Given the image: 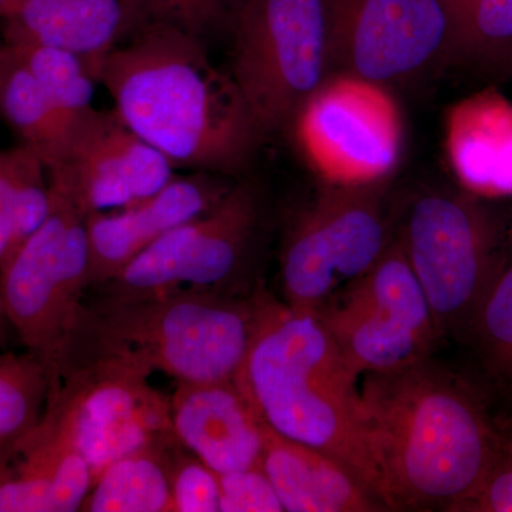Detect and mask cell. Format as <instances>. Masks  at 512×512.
<instances>
[{
  "label": "cell",
  "mask_w": 512,
  "mask_h": 512,
  "mask_svg": "<svg viewBox=\"0 0 512 512\" xmlns=\"http://www.w3.org/2000/svg\"><path fill=\"white\" fill-rule=\"evenodd\" d=\"M97 82L175 168L238 177L265 140L232 74L211 62L205 42L170 26L131 32L104 57Z\"/></svg>",
  "instance_id": "1"
},
{
  "label": "cell",
  "mask_w": 512,
  "mask_h": 512,
  "mask_svg": "<svg viewBox=\"0 0 512 512\" xmlns=\"http://www.w3.org/2000/svg\"><path fill=\"white\" fill-rule=\"evenodd\" d=\"M360 390L384 510H456L503 448L480 396L430 357Z\"/></svg>",
  "instance_id": "2"
},
{
  "label": "cell",
  "mask_w": 512,
  "mask_h": 512,
  "mask_svg": "<svg viewBox=\"0 0 512 512\" xmlns=\"http://www.w3.org/2000/svg\"><path fill=\"white\" fill-rule=\"evenodd\" d=\"M271 295L180 291L133 301L84 299L50 375L69 363L114 360L177 383L237 379Z\"/></svg>",
  "instance_id": "3"
},
{
  "label": "cell",
  "mask_w": 512,
  "mask_h": 512,
  "mask_svg": "<svg viewBox=\"0 0 512 512\" xmlns=\"http://www.w3.org/2000/svg\"><path fill=\"white\" fill-rule=\"evenodd\" d=\"M357 379L318 316L271 296L235 382L272 430L329 454L377 500Z\"/></svg>",
  "instance_id": "4"
},
{
  "label": "cell",
  "mask_w": 512,
  "mask_h": 512,
  "mask_svg": "<svg viewBox=\"0 0 512 512\" xmlns=\"http://www.w3.org/2000/svg\"><path fill=\"white\" fill-rule=\"evenodd\" d=\"M262 197L251 180L234 183L210 210L178 225L86 298L133 301L180 291L252 293L262 231ZM84 298V299H86Z\"/></svg>",
  "instance_id": "5"
},
{
  "label": "cell",
  "mask_w": 512,
  "mask_h": 512,
  "mask_svg": "<svg viewBox=\"0 0 512 512\" xmlns=\"http://www.w3.org/2000/svg\"><path fill=\"white\" fill-rule=\"evenodd\" d=\"M396 237L419 279L440 338H464L488 286L505 265L493 212L470 192L414 198Z\"/></svg>",
  "instance_id": "6"
},
{
  "label": "cell",
  "mask_w": 512,
  "mask_h": 512,
  "mask_svg": "<svg viewBox=\"0 0 512 512\" xmlns=\"http://www.w3.org/2000/svg\"><path fill=\"white\" fill-rule=\"evenodd\" d=\"M232 37L231 74L258 130L285 131L333 74L330 0H247Z\"/></svg>",
  "instance_id": "7"
},
{
  "label": "cell",
  "mask_w": 512,
  "mask_h": 512,
  "mask_svg": "<svg viewBox=\"0 0 512 512\" xmlns=\"http://www.w3.org/2000/svg\"><path fill=\"white\" fill-rule=\"evenodd\" d=\"M386 185L326 183L296 217L279 258L288 308L316 315L382 258L396 237Z\"/></svg>",
  "instance_id": "8"
},
{
  "label": "cell",
  "mask_w": 512,
  "mask_h": 512,
  "mask_svg": "<svg viewBox=\"0 0 512 512\" xmlns=\"http://www.w3.org/2000/svg\"><path fill=\"white\" fill-rule=\"evenodd\" d=\"M150 376L114 360L63 366L37 426L72 444L96 481L114 461L175 439L170 396L154 389Z\"/></svg>",
  "instance_id": "9"
},
{
  "label": "cell",
  "mask_w": 512,
  "mask_h": 512,
  "mask_svg": "<svg viewBox=\"0 0 512 512\" xmlns=\"http://www.w3.org/2000/svg\"><path fill=\"white\" fill-rule=\"evenodd\" d=\"M52 208L43 224L0 266V298L26 352L52 375L90 286L86 218L49 183Z\"/></svg>",
  "instance_id": "10"
},
{
  "label": "cell",
  "mask_w": 512,
  "mask_h": 512,
  "mask_svg": "<svg viewBox=\"0 0 512 512\" xmlns=\"http://www.w3.org/2000/svg\"><path fill=\"white\" fill-rule=\"evenodd\" d=\"M316 316L357 376L429 359L440 335L399 239Z\"/></svg>",
  "instance_id": "11"
},
{
  "label": "cell",
  "mask_w": 512,
  "mask_h": 512,
  "mask_svg": "<svg viewBox=\"0 0 512 512\" xmlns=\"http://www.w3.org/2000/svg\"><path fill=\"white\" fill-rule=\"evenodd\" d=\"M325 183L387 180L399 164L403 123L386 86L335 73L303 103L286 130Z\"/></svg>",
  "instance_id": "12"
},
{
  "label": "cell",
  "mask_w": 512,
  "mask_h": 512,
  "mask_svg": "<svg viewBox=\"0 0 512 512\" xmlns=\"http://www.w3.org/2000/svg\"><path fill=\"white\" fill-rule=\"evenodd\" d=\"M333 74L387 86L450 62L441 0H330Z\"/></svg>",
  "instance_id": "13"
},
{
  "label": "cell",
  "mask_w": 512,
  "mask_h": 512,
  "mask_svg": "<svg viewBox=\"0 0 512 512\" xmlns=\"http://www.w3.org/2000/svg\"><path fill=\"white\" fill-rule=\"evenodd\" d=\"M174 170L119 111L92 107L77 121L62 163L47 177L86 218L146 200L173 180Z\"/></svg>",
  "instance_id": "14"
},
{
  "label": "cell",
  "mask_w": 512,
  "mask_h": 512,
  "mask_svg": "<svg viewBox=\"0 0 512 512\" xmlns=\"http://www.w3.org/2000/svg\"><path fill=\"white\" fill-rule=\"evenodd\" d=\"M231 178L195 171L175 177L146 200L86 217L90 288L104 284L171 229L210 210L232 187Z\"/></svg>",
  "instance_id": "15"
},
{
  "label": "cell",
  "mask_w": 512,
  "mask_h": 512,
  "mask_svg": "<svg viewBox=\"0 0 512 512\" xmlns=\"http://www.w3.org/2000/svg\"><path fill=\"white\" fill-rule=\"evenodd\" d=\"M170 402L175 440L215 473L261 467L262 420L237 382L177 383Z\"/></svg>",
  "instance_id": "16"
},
{
  "label": "cell",
  "mask_w": 512,
  "mask_h": 512,
  "mask_svg": "<svg viewBox=\"0 0 512 512\" xmlns=\"http://www.w3.org/2000/svg\"><path fill=\"white\" fill-rule=\"evenodd\" d=\"M446 153L464 190L512 195V103L494 87L457 101L446 117Z\"/></svg>",
  "instance_id": "17"
},
{
  "label": "cell",
  "mask_w": 512,
  "mask_h": 512,
  "mask_svg": "<svg viewBox=\"0 0 512 512\" xmlns=\"http://www.w3.org/2000/svg\"><path fill=\"white\" fill-rule=\"evenodd\" d=\"M261 467L288 512L384 511L352 473L323 451L286 439L262 421Z\"/></svg>",
  "instance_id": "18"
},
{
  "label": "cell",
  "mask_w": 512,
  "mask_h": 512,
  "mask_svg": "<svg viewBox=\"0 0 512 512\" xmlns=\"http://www.w3.org/2000/svg\"><path fill=\"white\" fill-rule=\"evenodd\" d=\"M121 18V0H23L6 18V43L69 50L97 82L104 57L119 42Z\"/></svg>",
  "instance_id": "19"
},
{
  "label": "cell",
  "mask_w": 512,
  "mask_h": 512,
  "mask_svg": "<svg viewBox=\"0 0 512 512\" xmlns=\"http://www.w3.org/2000/svg\"><path fill=\"white\" fill-rule=\"evenodd\" d=\"M177 447V440H168L114 461L96 478L80 511L171 512V467Z\"/></svg>",
  "instance_id": "20"
},
{
  "label": "cell",
  "mask_w": 512,
  "mask_h": 512,
  "mask_svg": "<svg viewBox=\"0 0 512 512\" xmlns=\"http://www.w3.org/2000/svg\"><path fill=\"white\" fill-rule=\"evenodd\" d=\"M30 148L0 150V266L36 231L52 208L49 177Z\"/></svg>",
  "instance_id": "21"
},
{
  "label": "cell",
  "mask_w": 512,
  "mask_h": 512,
  "mask_svg": "<svg viewBox=\"0 0 512 512\" xmlns=\"http://www.w3.org/2000/svg\"><path fill=\"white\" fill-rule=\"evenodd\" d=\"M0 111L18 131L23 146L43 161L47 171L62 163L73 127L49 100L32 73L13 55Z\"/></svg>",
  "instance_id": "22"
},
{
  "label": "cell",
  "mask_w": 512,
  "mask_h": 512,
  "mask_svg": "<svg viewBox=\"0 0 512 512\" xmlns=\"http://www.w3.org/2000/svg\"><path fill=\"white\" fill-rule=\"evenodd\" d=\"M49 379L32 353L0 355V480L45 414Z\"/></svg>",
  "instance_id": "23"
},
{
  "label": "cell",
  "mask_w": 512,
  "mask_h": 512,
  "mask_svg": "<svg viewBox=\"0 0 512 512\" xmlns=\"http://www.w3.org/2000/svg\"><path fill=\"white\" fill-rule=\"evenodd\" d=\"M450 25V62L512 63V0H441Z\"/></svg>",
  "instance_id": "24"
},
{
  "label": "cell",
  "mask_w": 512,
  "mask_h": 512,
  "mask_svg": "<svg viewBox=\"0 0 512 512\" xmlns=\"http://www.w3.org/2000/svg\"><path fill=\"white\" fill-rule=\"evenodd\" d=\"M18 62L32 73L59 113L74 128L92 109L94 83L86 63L60 47L39 43H6Z\"/></svg>",
  "instance_id": "25"
},
{
  "label": "cell",
  "mask_w": 512,
  "mask_h": 512,
  "mask_svg": "<svg viewBox=\"0 0 512 512\" xmlns=\"http://www.w3.org/2000/svg\"><path fill=\"white\" fill-rule=\"evenodd\" d=\"M247 0H121L119 42L147 25H164L205 40L218 32L232 33Z\"/></svg>",
  "instance_id": "26"
},
{
  "label": "cell",
  "mask_w": 512,
  "mask_h": 512,
  "mask_svg": "<svg viewBox=\"0 0 512 512\" xmlns=\"http://www.w3.org/2000/svg\"><path fill=\"white\" fill-rule=\"evenodd\" d=\"M464 339L476 349L488 375L512 392V262L488 286Z\"/></svg>",
  "instance_id": "27"
},
{
  "label": "cell",
  "mask_w": 512,
  "mask_h": 512,
  "mask_svg": "<svg viewBox=\"0 0 512 512\" xmlns=\"http://www.w3.org/2000/svg\"><path fill=\"white\" fill-rule=\"evenodd\" d=\"M171 512H220V477L180 444L171 467Z\"/></svg>",
  "instance_id": "28"
},
{
  "label": "cell",
  "mask_w": 512,
  "mask_h": 512,
  "mask_svg": "<svg viewBox=\"0 0 512 512\" xmlns=\"http://www.w3.org/2000/svg\"><path fill=\"white\" fill-rule=\"evenodd\" d=\"M220 512H282L284 505L262 467L218 474Z\"/></svg>",
  "instance_id": "29"
},
{
  "label": "cell",
  "mask_w": 512,
  "mask_h": 512,
  "mask_svg": "<svg viewBox=\"0 0 512 512\" xmlns=\"http://www.w3.org/2000/svg\"><path fill=\"white\" fill-rule=\"evenodd\" d=\"M456 512H512V457L504 448Z\"/></svg>",
  "instance_id": "30"
},
{
  "label": "cell",
  "mask_w": 512,
  "mask_h": 512,
  "mask_svg": "<svg viewBox=\"0 0 512 512\" xmlns=\"http://www.w3.org/2000/svg\"><path fill=\"white\" fill-rule=\"evenodd\" d=\"M12 55L8 46L0 47V100H2L3 87H5L6 76H8Z\"/></svg>",
  "instance_id": "31"
},
{
  "label": "cell",
  "mask_w": 512,
  "mask_h": 512,
  "mask_svg": "<svg viewBox=\"0 0 512 512\" xmlns=\"http://www.w3.org/2000/svg\"><path fill=\"white\" fill-rule=\"evenodd\" d=\"M23 0H0V16L9 18L22 5Z\"/></svg>",
  "instance_id": "32"
},
{
  "label": "cell",
  "mask_w": 512,
  "mask_h": 512,
  "mask_svg": "<svg viewBox=\"0 0 512 512\" xmlns=\"http://www.w3.org/2000/svg\"><path fill=\"white\" fill-rule=\"evenodd\" d=\"M8 316H6L5 308H3L2 298H0V339L5 338L6 329L9 328Z\"/></svg>",
  "instance_id": "33"
},
{
  "label": "cell",
  "mask_w": 512,
  "mask_h": 512,
  "mask_svg": "<svg viewBox=\"0 0 512 512\" xmlns=\"http://www.w3.org/2000/svg\"><path fill=\"white\" fill-rule=\"evenodd\" d=\"M501 433V440H503V448L512 457V431L510 433Z\"/></svg>",
  "instance_id": "34"
},
{
  "label": "cell",
  "mask_w": 512,
  "mask_h": 512,
  "mask_svg": "<svg viewBox=\"0 0 512 512\" xmlns=\"http://www.w3.org/2000/svg\"><path fill=\"white\" fill-rule=\"evenodd\" d=\"M507 248H508V251H510L511 262H512V225H511L510 231H508V234H507Z\"/></svg>",
  "instance_id": "35"
},
{
  "label": "cell",
  "mask_w": 512,
  "mask_h": 512,
  "mask_svg": "<svg viewBox=\"0 0 512 512\" xmlns=\"http://www.w3.org/2000/svg\"><path fill=\"white\" fill-rule=\"evenodd\" d=\"M0 342H2V339H0Z\"/></svg>",
  "instance_id": "36"
}]
</instances>
